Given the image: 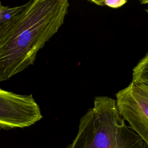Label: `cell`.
<instances>
[{
    "label": "cell",
    "mask_w": 148,
    "mask_h": 148,
    "mask_svg": "<svg viewBox=\"0 0 148 148\" xmlns=\"http://www.w3.org/2000/svg\"><path fill=\"white\" fill-rule=\"evenodd\" d=\"M69 6L68 0H31L16 6L0 30V82L34 64L63 24Z\"/></svg>",
    "instance_id": "1"
},
{
    "label": "cell",
    "mask_w": 148,
    "mask_h": 148,
    "mask_svg": "<svg viewBox=\"0 0 148 148\" xmlns=\"http://www.w3.org/2000/svg\"><path fill=\"white\" fill-rule=\"evenodd\" d=\"M66 148H148L120 114L116 99L97 96L79 121L77 134Z\"/></svg>",
    "instance_id": "2"
},
{
    "label": "cell",
    "mask_w": 148,
    "mask_h": 148,
    "mask_svg": "<svg viewBox=\"0 0 148 148\" xmlns=\"http://www.w3.org/2000/svg\"><path fill=\"white\" fill-rule=\"evenodd\" d=\"M42 118L32 94H18L0 87V129L28 127Z\"/></svg>",
    "instance_id": "3"
},
{
    "label": "cell",
    "mask_w": 148,
    "mask_h": 148,
    "mask_svg": "<svg viewBox=\"0 0 148 148\" xmlns=\"http://www.w3.org/2000/svg\"><path fill=\"white\" fill-rule=\"evenodd\" d=\"M116 101L122 117L148 146V95L131 82L116 93Z\"/></svg>",
    "instance_id": "4"
},
{
    "label": "cell",
    "mask_w": 148,
    "mask_h": 148,
    "mask_svg": "<svg viewBox=\"0 0 148 148\" xmlns=\"http://www.w3.org/2000/svg\"><path fill=\"white\" fill-rule=\"evenodd\" d=\"M132 82L148 84V52L132 69Z\"/></svg>",
    "instance_id": "5"
},
{
    "label": "cell",
    "mask_w": 148,
    "mask_h": 148,
    "mask_svg": "<svg viewBox=\"0 0 148 148\" xmlns=\"http://www.w3.org/2000/svg\"><path fill=\"white\" fill-rule=\"evenodd\" d=\"M91 2L99 6H107L112 8L117 9L124 5L127 1L124 0H99V1H90Z\"/></svg>",
    "instance_id": "6"
},
{
    "label": "cell",
    "mask_w": 148,
    "mask_h": 148,
    "mask_svg": "<svg viewBox=\"0 0 148 148\" xmlns=\"http://www.w3.org/2000/svg\"><path fill=\"white\" fill-rule=\"evenodd\" d=\"M16 8V7L9 8L8 6H5L0 1V30L5 20L12 14Z\"/></svg>",
    "instance_id": "7"
},
{
    "label": "cell",
    "mask_w": 148,
    "mask_h": 148,
    "mask_svg": "<svg viewBox=\"0 0 148 148\" xmlns=\"http://www.w3.org/2000/svg\"><path fill=\"white\" fill-rule=\"evenodd\" d=\"M136 84L144 92H145L148 95V84H138V83H136Z\"/></svg>",
    "instance_id": "8"
},
{
    "label": "cell",
    "mask_w": 148,
    "mask_h": 148,
    "mask_svg": "<svg viewBox=\"0 0 148 148\" xmlns=\"http://www.w3.org/2000/svg\"><path fill=\"white\" fill-rule=\"evenodd\" d=\"M140 3H142V4H146V3H147V4H148V1H141ZM145 10H146V13L148 14V8H147L146 9H145Z\"/></svg>",
    "instance_id": "9"
}]
</instances>
